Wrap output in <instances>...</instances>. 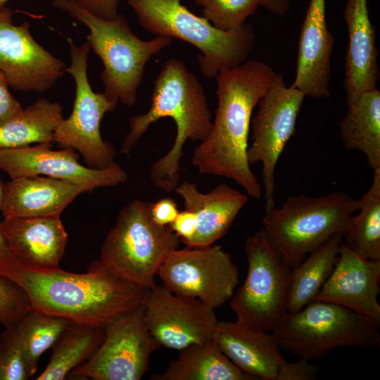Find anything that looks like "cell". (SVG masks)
<instances>
[{
  "mask_svg": "<svg viewBox=\"0 0 380 380\" xmlns=\"http://www.w3.org/2000/svg\"><path fill=\"white\" fill-rule=\"evenodd\" d=\"M215 78L217 106L212 129L195 148L192 163L202 174L234 180L248 196L259 199L261 187L247 158L252 114L283 76L268 64L249 59L221 70Z\"/></svg>",
  "mask_w": 380,
  "mask_h": 380,
  "instance_id": "cell-1",
  "label": "cell"
},
{
  "mask_svg": "<svg viewBox=\"0 0 380 380\" xmlns=\"http://www.w3.org/2000/svg\"><path fill=\"white\" fill-rule=\"evenodd\" d=\"M27 293L32 309L73 323L104 327L117 315L142 303L149 289L125 279L99 260L85 273L35 269L16 259L0 265Z\"/></svg>",
  "mask_w": 380,
  "mask_h": 380,
  "instance_id": "cell-2",
  "label": "cell"
},
{
  "mask_svg": "<svg viewBox=\"0 0 380 380\" xmlns=\"http://www.w3.org/2000/svg\"><path fill=\"white\" fill-rule=\"evenodd\" d=\"M167 117L176 124V136L169 151L152 164L150 178L156 187L170 192L180 180V162L186 141H203L213 126V113L203 85L185 63L177 58H170L162 66L154 81L147 112L129 118V131L122 141L120 153L129 156L149 126Z\"/></svg>",
  "mask_w": 380,
  "mask_h": 380,
  "instance_id": "cell-3",
  "label": "cell"
},
{
  "mask_svg": "<svg viewBox=\"0 0 380 380\" xmlns=\"http://www.w3.org/2000/svg\"><path fill=\"white\" fill-rule=\"evenodd\" d=\"M51 4L89 29L87 42L103 65L100 75L103 93L115 104L120 101L129 107L134 106L147 63L168 47L172 39L156 36L142 40L132 31L123 15L113 20H103L75 0H51Z\"/></svg>",
  "mask_w": 380,
  "mask_h": 380,
  "instance_id": "cell-4",
  "label": "cell"
},
{
  "mask_svg": "<svg viewBox=\"0 0 380 380\" xmlns=\"http://www.w3.org/2000/svg\"><path fill=\"white\" fill-rule=\"evenodd\" d=\"M182 0H127L141 26L155 36L176 38L197 48L202 74L215 77L222 70L246 61L253 49L255 34L247 23L231 30L213 26L181 4Z\"/></svg>",
  "mask_w": 380,
  "mask_h": 380,
  "instance_id": "cell-5",
  "label": "cell"
},
{
  "mask_svg": "<svg viewBox=\"0 0 380 380\" xmlns=\"http://www.w3.org/2000/svg\"><path fill=\"white\" fill-rule=\"evenodd\" d=\"M359 200L342 191L288 197L281 208L265 210L263 230L290 269L335 234H341Z\"/></svg>",
  "mask_w": 380,
  "mask_h": 380,
  "instance_id": "cell-6",
  "label": "cell"
},
{
  "mask_svg": "<svg viewBox=\"0 0 380 380\" xmlns=\"http://www.w3.org/2000/svg\"><path fill=\"white\" fill-rule=\"evenodd\" d=\"M151 203L134 200L120 211L101 247L99 260L131 282L151 289L167 255L179 248L170 226H160L151 214Z\"/></svg>",
  "mask_w": 380,
  "mask_h": 380,
  "instance_id": "cell-7",
  "label": "cell"
},
{
  "mask_svg": "<svg viewBox=\"0 0 380 380\" xmlns=\"http://www.w3.org/2000/svg\"><path fill=\"white\" fill-rule=\"evenodd\" d=\"M378 326L348 308L315 300L298 311L287 312L272 335L280 348L311 360L342 347L379 348Z\"/></svg>",
  "mask_w": 380,
  "mask_h": 380,
  "instance_id": "cell-8",
  "label": "cell"
},
{
  "mask_svg": "<svg viewBox=\"0 0 380 380\" xmlns=\"http://www.w3.org/2000/svg\"><path fill=\"white\" fill-rule=\"evenodd\" d=\"M245 253L247 274L230 306L238 321L272 331L287 313L290 268L262 228L248 237Z\"/></svg>",
  "mask_w": 380,
  "mask_h": 380,
  "instance_id": "cell-9",
  "label": "cell"
},
{
  "mask_svg": "<svg viewBox=\"0 0 380 380\" xmlns=\"http://www.w3.org/2000/svg\"><path fill=\"white\" fill-rule=\"evenodd\" d=\"M67 41L70 65L65 72L74 79L75 96L71 114L59 122L53 140L61 148H72L82 155L88 167L106 168L114 163L116 152L110 143L103 139L100 125L104 115L113 111L117 104L103 92H94L91 87L87 75L89 43L77 46L70 37Z\"/></svg>",
  "mask_w": 380,
  "mask_h": 380,
  "instance_id": "cell-10",
  "label": "cell"
},
{
  "mask_svg": "<svg viewBox=\"0 0 380 380\" xmlns=\"http://www.w3.org/2000/svg\"><path fill=\"white\" fill-rule=\"evenodd\" d=\"M103 328L101 344L68 376L94 380H140L149 368L151 353L160 347L147 328L143 303L117 315Z\"/></svg>",
  "mask_w": 380,
  "mask_h": 380,
  "instance_id": "cell-11",
  "label": "cell"
},
{
  "mask_svg": "<svg viewBox=\"0 0 380 380\" xmlns=\"http://www.w3.org/2000/svg\"><path fill=\"white\" fill-rule=\"evenodd\" d=\"M157 274L168 291L201 300L215 309L232 298L238 267L220 245L172 250Z\"/></svg>",
  "mask_w": 380,
  "mask_h": 380,
  "instance_id": "cell-12",
  "label": "cell"
},
{
  "mask_svg": "<svg viewBox=\"0 0 380 380\" xmlns=\"http://www.w3.org/2000/svg\"><path fill=\"white\" fill-rule=\"evenodd\" d=\"M305 96L284 80L272 87L258 103L252 118V142L248 147L250 164L261 163L265 209L274 207V175L278 160L290 138Z\"/></svg>",
  "mask_w": 380,
  "mask_h": 380,
  "instance_id": "cell-13",
  "label": "cell"
},
{
  "mask_svg": "<svg viewBox=\"0 0 380 380\" xmlns=\"http://www.w3.org/2000/svg\"><path fill=\"white\" fill-rule=\"evenodd\" d=\"M13 11L0 8V71L11 87L43 94L65 73L66 64L41 46L30 32V23H13Z\"/></svg>",
  "mask_w": 380,
  "mask_h": 380,
  "instance_id": "cell-14",
  "label": "cell"
},
{
  "mask_svg": "<svg viewBox=\"0 0 380 380\" xmlns=\"http://www.w3.org/2000/svg\"><path fill=\"white\" fill-rule=\"evenodd\" d=\"M151 335L160 345L180 350L212 338L218 322L201 300L174 293L163 285L148 290L142 302Z\"/></svg>",
  "mask_w": 380,
  "mask_h": 380,
  "instance_id": "cell-15",
  "label": "cell"
},
{
  "mask_svg": "<svg viewBox=\"0 0 380 380\" xmlns=\"http://www.w3.org/2000/svg\"><path fill=\"white\" fill-rule=\"evenodd\" d=\"M79 153L72 148L53 150L52 143L0 149V169L11 179L46 176L87 186L89 191L113 186L127 179L125 171L116 163L96 169L79 163Z\"/></svg>",
  "mask_w": 380,
  "mask_h": 380,
  "instance_id": "cell-16",
  "label": "cell"
},
{
  "mask_svg": "<svg viewBox=\"0 0 380 380\" xmlns=\"http://www.w3.org/2000/svg\"><path fill=\"white\" fill-rule=\"evenodd\" d=\"M379 284L380 260L364 259L342 241L334 269L315 300L345 307L379 325Z\"/></svg>",
  "mask_w": 380,
  "mask_h": 380,
  "instance_id": "cell-17",
  "label": "cell"
},
{
  "mask_svg": "<svg viewBox=\"0 0 380 380\" xmlns=\"http://www.w3.org/2000/svg\"><path fill=\"white\" fill-rule=\"evenodd\" d=\"M334 44V37L326 21L325 0H310L301 27L296 77L291 85L305 96L320 99L330 96Z\"/></svg>",
  "mask_w": 380,
  "mask_h": 380,
  "instance_id": "cell-18",
  "label": "cell"
},
{
  "mask_svg": "<svg viewBox=\"0 0 380 380\" xmlns=\"http://www.w3.org/2000/svg\"><path fill=\"white\" fill-rule=\"evenodd\" d=\"M343 17L348 33L343 84L346 103L350 106L362 94L377 88L380 71L367 0H347Z\"/></svg>",
  "mask_w": 380,
  "mask_h": 380,
  "instance_id": "cell-19",
  "label": "cell"
},
{
  "mask_svg": "<svg viewBox=\"0 0 380 380\" xmlns=\"http://www.w3.org/2000/svg\"><path fill=\"white\" fill-rule=\"evenodd\" d=\"M266 331L238 320L218 321L212 339L237 367L255 380H276L286 360L272 334Z\"/></svg>",
  "mask_w": 380,
  "mask_h": 380,
  "instance_id": "cell-20",
  "label": "cell"
},
{
  "mask_svg": "<svg viewBox=\"0 0 380 380\" xmlns=\"http://www.w3.org/2000/svg\"><path fill=\"white\" fill-rule=\"evenodd\" d=\"M1 222L18 261L35 269L59 267L68 242L60 216L4 217Z\"/></svg>",
  "mask_w": 380,
  "mask_h": 380,
  "instance_id": "cell-21",
  "label": "cell"
},
{
  "mask_svg": "<svg viewBox=\"0 0 380 380\" xmlns=\"http://www.w3.org/2000/svg\"><path fill=\"white\" fill-rule=\"evenodd\" d=\"M175 191L183 199L185 209L193 211L197 217L196 232L184 243L190 247L208 246L224 236L248 200L246 195L224 183L203 193L196 184L184 182Z\"/></svg>",
  "mask_w": 380,
  "mask_h": 380,
  "instance_id": "cell-22",
  "label": "cell"
},
{
  "mask_svg": "<svg viewBox=\"0 0 380 380\" xmlns=\"http://www.w3.org/2000/svg\"><path fill=\"white\" fill-rule=\"evenodd\" d=\"M83 185L46 177H22L6 183L1 213L4 217L60 216L80 194Z\"/></svg>",
  "mask_w": 380,
  "mask_h": 380,
  "instance_id": "cell-23",
  "label": "cell"
},
{
  "mask_svg": "<svg viewBox=\"0 0 380 380\" xmlns=\"http://www.w3.org/2000/svg\"><path fill=\"white\" fill-rule=\"evenodd\" d=\"M151 380H255L241 371L210 339L180 350L163 373L151 376Z\"/></svg>",
  "mask_w": 380,
  "mask_h": 380,
  "instance_id": "cell-24",
  "label": "cell"
},
{
  "mask_svg": "<svg viewBox=\"0 0 380 380\" xmlns=\"http://www.w3.org/2000/svg\"><path fill=\"white\" fill-rule=\"evenodd\" d=\"M342 240L341 234L332 235L290 269L287 312L298 311L315 300L334 269Z\"/></svg>",
  "mask_w": 380,
  "mask_h": 380,
  "instance_id": "cell-25",
  "label": "cell"
},
{
  "mask_svg": "<svg viewBox=\"0 0 380 380\" xmlns=\"http://www.w3.org/2000/svg\"><path fill=\"white\" fill-rule=\"evenodd\" d=\"M347 149L358 150L366 156L371 168H380V91L376 88L362 94L340 123Z\"/></svg>",
  "mask_w": 380,
  "mask_h": 380,
  "instance_id": "cell-26",
  "label": "cell"
},
{
  "mask_svg": "<svg viewBox=\"0 0 380 380\" xmlns=\"http://www.w3.org/2000/svg\"><path fill=\"white\" fill-rule=\"evenodd\" d=\"M62 113L59 103L39 98L0 125V149L53 143L55 129L63 118Z\"/></svg>",
  "mask_w": 380,
  "mask_h": 380,
  "instance_id": "cell-27",
  "label": "cell"
},
{
  "mask_svg": "<svg viewBox=\"0 0 380 380\" xmlns=\"http://www.w3.org/2000/svg\"><path fill=\"white\" fill-rule=\"evenodd\" d=\"M104 328L71 322L53 345L49 363L36 380H62L94 353L103 341Z\"/></svg>",
  "mask_w": 380,
  "mask_h": 380,
  "instance_id": "cell-28",
  "label": "cell"
},
{
  "mask_svg": "<svg viewBox=\"0 0 380 380\" xmlns=\"http://www.w3.org/2000/svg\"><path fill=\"white\" fill-rule=\"evenodd\" d=\"M368 191L359 200V213L348 220L344 244L366 260H380V168L373 170Z\"/></svg>",
  "mask_w": 380,
  "mask_h": 380,
  "instance_id": "cell-29",
  "label": "cell"
},
{
  "mask_svg": "<svg viewBox=\"0 0 380 380\" xmlns=\"http://www.w3.org/2000/svg\"><path fill=\"white\" fill-rule=\"evenodd\" d=\"M65 319L32 309L4 333L18 347L37 372L39 357L52 348L70 324Z\"/></svg>",
  "mask_w": 380,
  "mask_h": 380,
  "instance_id": "cell-30",
  "label": "cell"
},
{
  "mask_svg": "<svg viewBox=\"0 0 380 380\" xmlns=\"http://www.w3.org/2000/svg\"><path fill=\"white\" fill-rule=\"evenodd\" d=\"M203 7V17L222 30H231L246 23L258 6V0H194Z\"/></svg>",
  "mask_w": 380,
  "mask_h": 380,
  "instance_id": "cell-31",
  "label": "cell"
},
{
  "mask_svg": "<svg viewBox=\"0 0 380 380\" xmlns=\"http://www.w3.org/2000/svg\"><path fill=\"white\" fill-rule=\"evenodd\" d=\"M32 309L25 291L9 278L0 275V324L4 328L11 327Z\"/></svg>",
  "mask_w": 380,
  "mask_h": 380,
  "instance_id": "cell-32",
  "label": "cell"
},
{
  "mask_svg": "<svg viewBox=\"0 0 380 380\" xmlns=\"http://www.w3.org/2000/svg\"><path fill=\"white\" fill-rule=\"evenodd\" d=\"M36 372L3 331L0 334V380H27Z\"/></svg>",
  "mask_w": 380,
  "mask_h": 380,
  "instance_id": "cell-33",
  "label": "cell"
},
{
  "mask_svg": "<svg viewBox=\"0 0 380 380\" xmlns=\"http://www.w3.org/2000/svg\"><path fill=\"white\" fill-rule=\"evenodd\" d=\"M319 370L317 365L303 357L296 362L285 361L277 372L276 380H313Z\"/></svg>",
  "mask_w": 380,
  "mask_h": 380,
  "instance_id": "cell-34",
  "label": "cell"
},
{
  "mask_svg": "<svg viewBox=\"0 0 380 380\" xmlns=\"http://www.w3.org/2000/svg\"><path fill=\"white\" fill-rule=\"evenodd\" d=\"M89 13L103 20H113L119 17L120 0H75Z\"/></svg>",
  "mask_w": 380,
  "mask_h": 380,
  "instance_id": "cell-35",
  "label": "cell"
},
{
  "mask_svg": "<svg viewBox=\"0 0 380 380\" xmlns=\"http://www.w3.org/2000/svg\"><path fill=\"white\" fill-rule=\"evenodd\" d=\"M8 80L0 71V125L18 115L23 109L8 90Z\"/></svg>",
  "mask_w": 380,
  "mask_h": 380,
  "instance_id": "cell-36",
  "label": "cell"
},
{
  "mask_svg": "<svg viewBox=\"0 0 380 380\" xmlns=\"http://www.w3.org/2000/svg\"><path fill=\"white\" fill-rule=\"evenodd\" d=\"M197 225L196 214L193 211L184 209L179 212L176 219L169 226L184 244L193 238Z\"/></svg>",
  "mask_w": 380,
  "mask_h": 380,
  "instance_id": "cell-37",
  "label": "cell"
},
{
  "mask_svg": "<svg viewBox=\"0 0 380 380\" xmlns=\"http://www.w3.org/2000/svg\"><path fill=\"white\" fill-rule=\"evenodd\" d=\"M179 212L175 201L170 198H163L151 203L152 218L160 226H169L176 219Z\"/></svg>",
  "mask_w": 380,
  "mask_h": 380,
  "instance_id": "cell-38",
  "label": "cell"
},
{
  "mask_svg": "<svg viewBox=\"0 0 380 380\" xmlns=\"http://www.w3.org/2000/svg\"><path fill=\"white\" fill-rule=\"evenodd\" d=\"M259 6L274 15L282 16L290 8V0H258Z\"/></svg>",
  "mask_w": 380,
  "mask_h": 380,
  "instance_id": "cell-39",
  "label": "cell"
},
{
  "mask_svg": "<svg viewBox=\"0 0 380 380\" xmlns=\"http://www.w3.org/2000/svg\"><path fill=\"white\" fill-rule=\"evenodd\" d=\"M16 259L13 255L6 238L0 220V265Z\"/></svg>",
  "mask_w": 380,
  "mask_h": 380,
  "instance_id": "cell-40",
  "label": "cell"
},
{
  "mask_svg": "<svg viewBox=\"0 0 380 380\" xmlns=\"http://www.w3.org/2000/svg\"><path fill=\"white\" fill-rule=\"evenodd\" d=\"M5 189H6V184H4L1 178H0V212L1 211L4 197H5Z\"/></svg>",
  "mask_w": 380,
  "mask_h": 380,
  "instance_id": "cell-41",
  "label": "cell"
},
{
  "mask_svg": "<svg viewBox=\"0 0 380 380\" xmlns=\"http://www.w3.org/2000/svg\"><path fill=\"white\" fill-rule=\"evenodd\" d=\"M10 0H0V8L5 6L6 3Z\"/></svg>",
  "mask_w": 380,
  "mask_h": 380,
  "instance_id": "cell-42",
  "label": "cell"
}]
</instances>
